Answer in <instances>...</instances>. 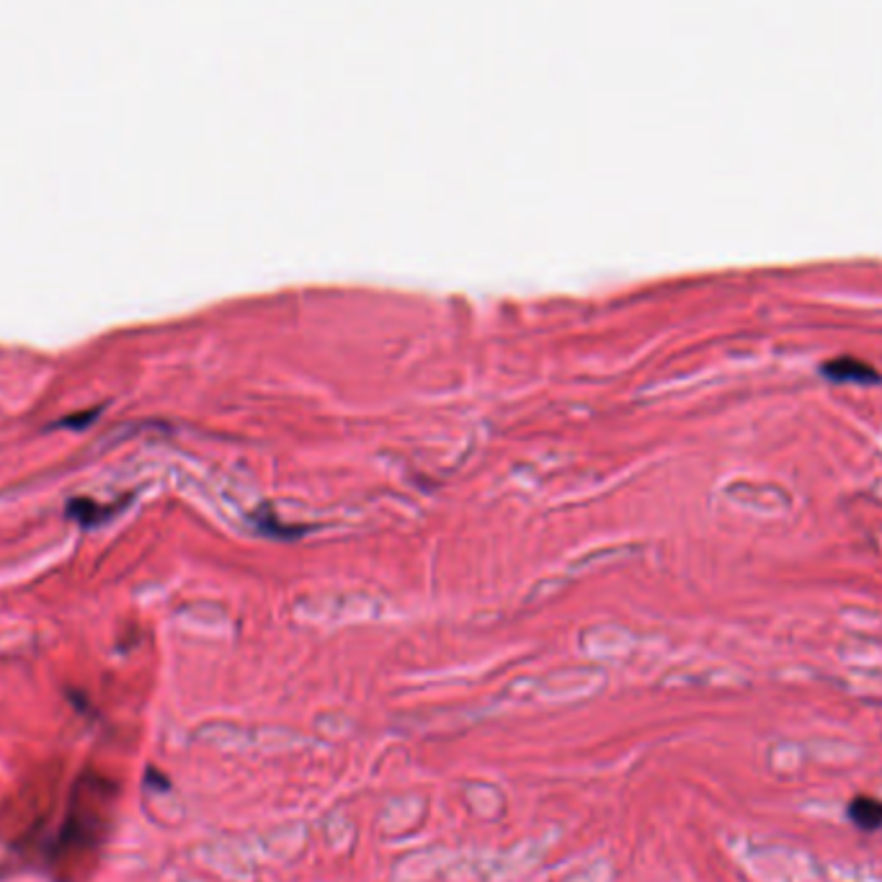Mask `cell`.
<instances>
[{
  "instance_id": "1",
  "label": "cell",
  "mask_w": 882,
  "mask_h": 882,
  "mask_svg": "<svg viewBox=\"0 0 882 882\" xmlns=\"http://www.w3.org/2000/svg\"><path fill=\"white\" fill-rule=\"evenodd\" d=\"M116 801V784L99 771H83L73 784L60 833L50 846V870L58 882H83L99 862Z\"/></svg>"
},
{
  "instance_id": "2",
  "label": "cell",
  "mask_w": 882,
  "mask_h": 882,
  "mask_svg": "<svg viewBox=\"0 0 882 882\" xmlns=\"http://www.w3.org/2000/svg\"><path fill=\"white\" fill-rule=\"evenodd\" d=\"M54 788H58V777H50L47 782H32L18 792V805L13 808V816L5 818V831H11L13 839L24 842L45 826L54 803Z\"/></svg>"
},
{
  "instance_id": "3",
  "label": "cell",
  "mask_w": 882,
  "mask_h": 882,
  "mask_svg": "<svg viewBox=\"0 0 882 882\" xmlns=\"http://www.w3.org/2000/svg\"><path fill=\"white\" fill-rule=\"evenodd\" d=\"M821 375L829 382L836 385H880V371L857 356H836V360L826 362L821 367Z\"/></svg>"
},
{
  "instance_id": "4",
  "label": "cell",
  "mask_w": 882,
  "mask_h": 882,
  "mask_svg": "<svg viewBox=\"0 0 882 882\" xmlns=\"http://www.w3.org/2000/svg\"><path fill=\"white\" fill-rule=\"evenodd\" d=\"M849 821L859 831H880L882 829V801L878 797L859 795L849 803Z\"/></svg>"
}]
</instances>
